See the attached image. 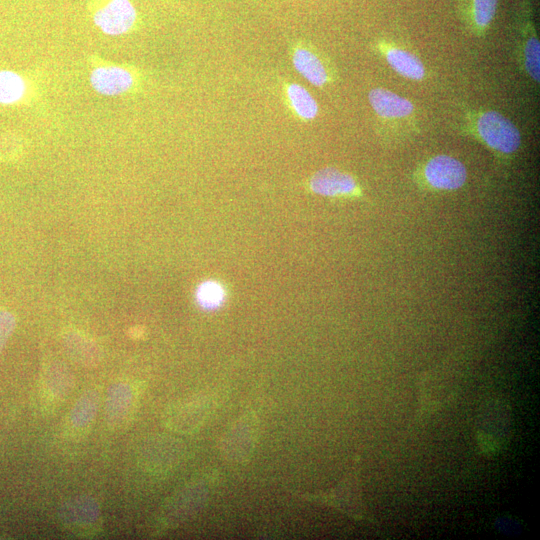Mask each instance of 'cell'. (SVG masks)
<instances>
[{
	"label": "cell",
	"mask_w": 540,
	"mask_h": 540,
	"mask_svg": "<svg viewBox=\"0 0 540 540\" xmlns=\"http://www.w3.org/2000/svg\"><path fill=\"white\" fill-rule=\"evenodd\" d=\"M475 130L480 140L498 155L511 156L521 145L518 128L496 111L482 112L476 119Z\"/></svg>",
	"instance_id": "1"
},
{
	"label": "cell",
	"mask_w": 540,
	"mask_h": 540,
	"mask_svg": "<svg viewBox=\"0 0 540 540\" xmlns=\"http://www.w3.org/2000/svg\"><path fill=\"white\" fill-rule=\"evenodd\" d=\"M467 180V170L458 159L436 155L425 161L417 171V182L432 191H455Z\"/></svg>",
	"instance_id": "2"
},
{
	"label": "cell",
	"mask_w": 540,
	"mask_h": 540,
	"mask_svg": "<svg viewBox=\"0 0 540 540\" xmlns=\"http://www.w3.org/2000/svg\"><path fill=\"white\" fill-rule=\"evenodd\" d=\"M93 23L106 35L119 36L131 31L138 12L131 0H89Z\"/></svg>",
	"instance_id": "3"
},
{
	"label": "cell",
	"mask_w": 540,
	"mask_h": 540,
	"mask_svg": "<svg viewBox=\"0 0 540 540\" xmlns=\"http://www.w3.org/2000/svg\"><path fill=\"white\" fill-rule=\"evenodd\" d=\"M306 188L317 195L329 198H360L362 188L351 174L333 167H325L309 177Z\"/></svg>",
	"instance_id": "4"
},
{
	"label": "cell",
	"mask_w": 540,
	"mask_h": 540,
	"mask_svg": "<svg viewBox=\"0 0 540 540\" xmlns=\"http://www.w3.org/2000/svg\"><path fill=\"white\" fill-rule=\"evenodd\" d=\"M288 51L294 69L310 84L324 87L331 81L325 60L310 44L304 40H294Z\"/></svg>",
	"instance_id": "5"
},
{
	"label": "cell",
	"mask_w": 540,
	"mask_h": 540,
	"mask_svg": "<svg viewBox=\"0 0 540 540\" xmlns=\"http://www.w3.org/2000/svg\"><path fill=\"white\" fill-rule=\"evenodd\" d=\"M60 519L69 530L78 534H92L100 527L101 509L91 497L78 496L61 508Z\"/></svg>",
	"instance_id": "6"
},
{
	"label": "cell",
	"mask_w": 540,
	"mask_h": 540,
	"mask_svg": "<svg viewBox=\"0 0 540 540\" xmlns=\"http://www.w3.org/2000/svg\"><path fill=\"white\" fill-rule=\"evenodd\" d=\"M180 455V444L169 437L147 439L137 449L140 465L152 472L169 470L179 460Z\"/></svg>",
	"instance_id": "7"
},
{
	"label": "cell",
	"mask_w": 540,
	"mask_h": 540,
	"mask_svg": "<svg viewBox=\"0 0 540 540\" xmlns=\"http://www.w3.org/2000/svg\"><path fill=\"white\" fill-rule=\"evenodd\" d=\"M135 389L130 382L117 381L109 387L104 404V416L113 429L123 427L135 407Z\"/></svg>",
	"instance_id": "8"
},
{
	"label": "cell",
	"mask_w": 540,
	"mask_h": 540,
	"mask_svg": "<svg viewBox=\"0 0 540 540\" xmlns=\"http://www.w3.org/2000/svg\"><path fill=\"white\" fill-rule=\"evenodd\" d=\"M254 417H243L233 424L222 440L224 455L233 461H245L253 451L256 441Z\"/></svg>",
	"instance_id": "9"
},
{
	"label": "cell",
	"mask_w": 540,
	"mask_h": 540,
	"mask_svg": "<svg viewBox=\"0 0 540 540\" xmlns=\"http://www.w3.org/2000/svg\"><path fill=\"white\" fill-rule=\"evenodd\" d=\"M90 82L95 91L114 96L129 91L134 83L133 74L120 66H100L90 74Z\"/></svg>",
	"instance_id": "10"
},
{
	"label": "cell",
	"mask_w": 540,
	"mask_h": 540,
	"mask_svg": "<svg viewBox=\"0 0 540 540\" xmlns=\"http://www.w3.org/2000/svg\"><path fill=\"white\" fill-rule=\"evenodd\" d=\"M100 400V392L95 388L83 392L68 413V431L74 435H83L87 432L97 416Z\"/></svg>",
	"instance_id": "11"
},
{
	"label": "cell",
	"mask_w": 540,
	"mask_h": 540,
	"mask_svg": "<svg viewBox=\"0 0 540 540\" xmlns=\"http://www.w3.org/2000/svg\"><path fill=\"white\" fill-rule=\"evenodd\" d=\"M209 407V402L201 399L178 404L167 413L166 424L177 432L193 431L205 421Z\"/></svg>",
	"instance_id": "12"
},
{
	"label": "cell",
	"mask_w": 540,
	"mask_h": 540,
	"mask_svg": "<svg viewBox=\"0 0 540 540\" xmlns=\"http://www.w3.org/2000/svg\"><path fill=\"white\" fill-rule=\"evenodd\" d=\"M282 96L291 115L300 122H310L319 113V106L312 94L294 81H284Z\"/></svg>",
	"instance_id": "13"
},
{
	"label": "cell",
	"mask_w": 540,
	"mask_h": 540,
	"mask_svg": "<svg viewBox=\"0 0 540 540\" xmlns=\"http://www.w3.org/2000/svg\"><path fill=\"white\" fill-rule=\"evenodd\" d=\"M368 99L373 110L384 118H404L414 110L410 100L383 88L372 89Z\"/></svg>",
	"instance_id": "14"
},
{
	"label": "cell",
	"mask_w": 540,
	"mask_h": 540,
	"mask_svg": "<svg viewBox=\"0 0 540 540\" xmlns=\"http://www.w3.org/2000/svg\"><path fill=\"white\" fill-rule=\"evenodd\" d=\"M356 476L351 474L338 486L331 494L324 496H304L308 500H316L326 502L336 508L348 513L350 516L360 518V498L355 488Z\"/></svg>",
	"instance_id": "15"
},
{
	"label": "cell",
	"mask_w": 540,
	"mask_h": 540,
	"mask_svg": "<svg viewBox=\"0 0 540 540\" xmlns=\"http://www.w3.org/2000/svg\"><path fill=\"white\" fill-rule=\"evenodd\" d=\"M529 3V1H526L524 7L521 9L527 27L526 31L528 32V37L525 39L523 46V63L526 72L538 83L540 77V45L537 35L533 30Z\"/></svg>",
	"instance_id": "16"
},
{
	"label": "cell",
	"mask_w": 540,
	"mask_h": 540,
	"mask_svg": "<svg viewBox=\"0 0 540 540\" xmlns=\"http://www.w3.org/2000/svg\"><path fill=\"white\" fill-rule=\"evenodd\" d=\"M385 58L392 69L405 78L420 80L425 76L420 59L406 50L390 47L385 50Z\"/></svg>",
	"instance_id": "17"
},
{
	"label": "cell",
	"mask_w": 540,
	"mask_h": 540,
	"mask_svg": "<svg viewBox=\"0 0 540 540\" xmlns=\"http://www.w3.org/2000/svg\"><path fill=\"white\" fill-rule=\"evenodd\" d=\"M498 0H466L465 15L477 31L487 29L496 15Z\"/></svg>",
	"instance_id": "18"
},
{
	"label": "cell",
	"mask_w": 540,
	"mask_h": 540,
	"mask_svg": "<svg viewBox=\"0 0 540 540\" xmlns=\"http://www.w3.org/2000/svg\"><path fill=\"white\" fill-rule=\"evenodd\" d=\"M73 380L61 367L50 368L43 377L44 392L53 400H64L72 391Z\"/></svg>",
	"instance_id": "19"
},
{
	"label": "cell",
	"mask_w": 540,
	"mask_h": 540,
	"mask_svg": "<svg viewBox=\"0 0 540 540\" xmlns=\"http://www.w3.org/2000/svg\"><path fill=\"white\" fill-rule=\"evenodd\" d=\"M25 91V81L18 73L0 70V104L10 105L20 101Z\"/></svg>",
	"instance_id": "20"
},
{
	"label": "cell",
	"mask_w": 540,
	"mask_h": 540,
	"mask_svg": "<svg viewBox=\"0 0 540 540\" xmlns=\"http://www.w3.org/2000/svg\"><path fill=\"white\" fill-rule=\"evenodd\" d=\"M226 298L224 287L217 281L208 280L201 283L196 290V301L204 309L212 310L220 307Z\"/></svg>",
	"instance_id": "21"
},
{
	"label": "cell",
	"mask_w": 540,
	"mask_h": 540,
	"mask_svg": "<svg viewBox=\"0 0 540 540\" xmlns=\"http://www.w3.org/2000/svg\"><path fill=\"white\" fill-rule=\"evenodd\" d=\"M11 327V320L6 318L0 319V348L8 336Z\"/></svg>",
	"instance_id": "22"
}]
</instances>
